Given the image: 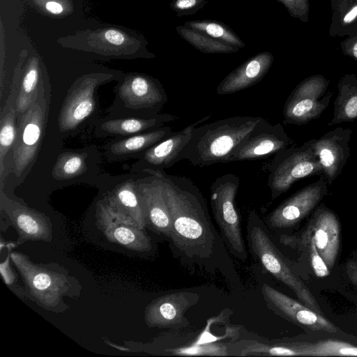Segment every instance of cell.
I'll use <instances>...</instances> for the list:
<instances>
[{"instance_id": "cell-17", "label": "cell", "mask_w": 357, "mask_h": 357, "mask_svg": "<svg viewBox=\"0 0 357 357\" xmlns=\"http://www.w3.org/2000/svg\"><path fill=\"white\" fill-rule=\"evenodd\" d=\"M199 300V294L189 291H179L160 296L146 306L144 311L145 322L151 328L181 324L184 314Z\"/></svg>"}, {"instance_id": "cell-5", "label": "cell", "mask_w": 357, "mask_h": 357, "mask_svg": "<svg viewBox=\"0 0 357 357\" xmlns=\"http://www.w3.org/2000/svg\"><path fill=\"white\" fill-rule=\"evenodd\" d=\"M239 185L240 179L236 174H226L218 177L210 188L211 206L214 218L230 252L236 257L245 260L248 254L235 205Z\"/></svg>"}, {"instance_id": "cell-19", "label": "cell", "mask_w": 357, "mask_h": 357, "mask_svg": "<svg viewBox=\"0 0 357 357\" xmlns=\"http://www.w3.org/2000/svg\"><path fill=\"white\" fill-rule=\"evenodd\" d=\"M125 105L133 109H152L155 112L167 100L166 93L158 80L135 76L126 81L119 89Z\"/></svg>"}, {"instance_id": "cell-31", "label": "cell", "mask_w": 357, "mask_h": 357, "mask_svg": "<svg viewBox=\"0 0 357 357\" xmlns=\"http://www.w3.org/2000/svg\"><path fill=\"white\" fill-rule=\"evenodd\" d=\"M16 134L15 109L11 105L6 112L5 111V114L1 112L0 130V176L1 179L4 170L3 160L9 149L14 144Z\"/></svg>"}, {"instance_id": "cell-9", "label": "cell", "mask_w": 357, "mask_h": 357, "mask_svg": "<svg viewBox=\"0 0 357 357\" xmlns=\"http://www.w3.org/2000/svg\"><path fill=\"white\" fill-rule=\"evenodd\" d=\"M328 82L321 76L301 82L285 102L283 115L288 123L303 125L320 116L329 105L333 92L325 95Z\"/></svg>"}, {"instance_id": "cell-37", "label": "cell", "mask_w": 357, "mask_h": 357, "mask_svg": "<svg viewBox=\"0 0 357 357\" xmlns=\"http://www.w3.org/2000/svg\"><path fill=\"white\" fill-rule=\"evenodd\" d=\"M46 8L48 11L54 14H59L62 12V6L57 2L49 1L46 3Z\"/></svg>"}, {"instance_id": "cell-38", "label": "cell", "mask_w": 357, "mask_h": 357, "mask_svg": "<svg viewBox=\"0 0 357 357\" xmlns=\"http://www.w3.org/2000/svg\"><path fill=\"white\" fill-rule=\"evenodd\" d=\"M278 1L282 3L289 10V12L292 14H296L297 13L298 8V0H278Z\"/></svg>"}, {"instance_id": "cell-15", "label": "cell", "mask_w": 357, "mask_h": 357, "mask_svg": "<svg viewBox=\"0 0 357 357\" xmlns=\"http://www.w3.org/2000/svg\"><path fill=\"white\" fill-rule=\"evenodd\" d=\"M301 234L313 240L328 268H333L340 246V223L336 215L325 205H320Z\"/></svg>"}, {"instance_id": "cell-40", "label": "cell", "mask_w": 357, "mask_h": 357, "mask_svg": "<svg viewBox=\"0 0 357 357\" xmlns=\"http://www.w3.org/2000/svg\"><path fill=\"white\" fill-rule=\"evenodd\" d=\"M353 55L357 59V42L355 43L353 47Z\"/></svg>"}, {"instance_id": "cell-7", "label": "cell", "mask_w": 357, "mask_h": 357, "mask_svg": "<svg viewBox=\"0 0 357 357\" xmlns=\"http://www.w3.org/2000/svg\"><path fill=\"white\" fill-rule=\"evenodd\" d=\"M44 93L43 88L38 89L37 98L23 114L17 128L13 153V170L18 176L33 162L40 146L47 116Z\"/></svg>"}, {"instance_id": "cell-39", "label": "cell", "mask_w": 357, "mask_h": 357, "mask_svg": "<svg viewBox=\"0 0 357 357\" xmlns=\"http://www.w3.org/2000/svg\"><path fill=\"white\" fill-rule=\"evenodd\" d=\"M357 16V6L352 8L349 13H347L344 17V23H349L352 22Z\"/></svg>"}, {"instance_id": "cell-20", "label": "cell", "mask_w": 357, "mask_h": 357, "mask_svg": "<svg viewBox=\"0 0 357 357\" xmlns=\"http://www.w3.org/2000/svg\"><path fill=\"white\" fill-rule=\"evenodd\" d=\"M273 61V56L268 51L250 57L220 82L216 89L217 93L231 94L255 85L267 74Z\"/></svg>"}, {"instance_id": "cell-16", "label": "cell", "mask_w": 357, "mask_h": 357, "mask_svg": "<svg viewBox=\"0 0 357 357\" xmlns=\"http://www.w3.org/2000/svg\"><path fill=\"white\" fill-rule=\"evenodd\" d=\"M352 131L340 127L318 139H313V149L322 166L328 185L341 174L350 155L349 146Z\"/></svg>"}, {"instance_id": "cell-41", "label": "cell", "mask_w": 357, "mask_h": 357, "mask_svg": "<svg viewBox=\"0 0 357 357\" xmlns=\"http://www.w3.org/2000/svg\"><path fill=\"white\" fill-rule=\"evenodd\" d=\"M356 148H357V146H356Z\"/></svg>"}, {"instance_id": "cell-1", "label": "cell", "mask_w": 357, "mask_h": 357, "mask_svg": "<svg viewBox=\"0 0 357 357\" xmlns=\"http://www.w3.org/2000/svg\"><path fill=\"white\" fill-rule=\"evenodd\" d=\"M166 200L172 219L170 239L190 258H208L215 235L204 197L190 178L162 172Z\"/></svg>"}, {"instance_id": "cell-6", "label": "cell", "mask_w": 357, "mask_h": 357, "mask_svg": "<svg viewBox=\"0 0 357 357\" xmlns=\"http://www.w3.org/2000/svg\"><path fill=\"white\" fill-rule=\"evenodd\" d=\"M312 142L311 139L301 146H291L275 155L267 181L272 199L285 193L303 178L324 174Z\"/></svg>"}, {"instance_id": "cell-14", "label": "cell", "mask_w": 357, "mask_h": 357, "mask_svg": "<svg viewBox=\"0 0 357 357\" xmlns=\"http://www.w3.org/2000/svg\"><path fill=\"white\" fill-rule=\"evenodd\" d=\"M1 210L5 211L17 231L16 246L29 241H52V224L45 214L8 199L3 192L1 195Z\"/></svg>"}, {"instance_id": "cell-21", "label": "cell", "mask_w": 357, "mask_h": 357, "mask_svg": "<svg viewBox=\"0 0 357 357\" xmlns=\"http://www.w3.org/2000/svg\"><path fill=\"white\" fill-rule=\"evenodd\" d=\"M211 117L207 115L190 124L183 129L172 132L162 141L144 151L143 162L149 169L162 172L173 166L178 161V156L190 138L193 129Z\"/></svg>"}, {"instance_id": "cell-35", "label": "cell", "mask_w": 357, "mask_h": 357, "mask_svg": "<svg viewBox=\"0 0 357 357\" xmlns=\"http://www.w3.org/2000/svg\"><path fill=\"white\" fill-rule=\"evenodd\" d=\"M105 36L107 41L114 45H119L124 41L123 35L116 30H107L105 33Z\"/></svg>"}, {"instance_id": "cell-11", "label": "cell", "mask_w": 357, "mask_h": 357, "mask_svg": "<svg viewBox=\"0 0 357 357\" xmlns=\"http://www.w3.org/2000/svg\"><path fill=\"white\" fill-rule=\"evenodd\" d=\"M324 176L300 189L283 201L266 217V222L273 229L291 227L310 214L327 194Z\"/></svg>"}, {"instance_id": "cell-28", "label": "cell", "mask_w": 357, "mask_h": 357, "mask_svg": "<svg viewBox=\"0 0 357 357\" xmlns=\"http://www.w3.org/2000/svg\"><path fill=\"white\" fill-rule=\"evenodd\" d=\"M176 31L186 42L204 53L228 54L239 50L238 47L218 41L184 25L177 26Z\"/></svg>"}, {"instance_id": "cell-30", "label": "cell", "mask_w": 357, "mask_h": 357, "mask_svg": "<svg viewBox=\"0 0 357 357\" xmlns=\"http://www.w3.org/2000/svg\"><path fill=\"white\" fill-rule=\"evenodd\" d=\"M85 169L86 162L83 154L66 153L58 158L52 175L58 180H66L81 174Z\"/></svg>"}, {"instance_id": "cell-25", "label": "cell", "mask_w": 357, "mask_h": 357, "mask_svg": "<svg viewBox=\"0 0 357 357\" xmlns=\"http://www.w3.org/2000/svg\"><path fill=\"white\" fill-rule=\"evenodd\" d=\"M172 132L170 126H160L151 131L132 136L113 144L111 151L117 155L135 153L146 151Z\"/></svg>"}, {"instance_id": "cell-34", "label": "cell", "mask_w": 357, "mask_h": 357, "mask_svg": "<svg viewBox=\"0 0 357 357\" xmlns=\"http://www.w3.org/2000/svg\"><path fill=\"white\" fill-rule=\"evenodd\" d=\"M208 0H173L170 7L176 17L191 15L203 8Z\"/></svg>"}, {"instance_id": "cell-27", "label": "cell", "mask_w": 357, "mask_h": 357, "mask_svg": "<svg viewBox=\"0 0 357 357\" xmlns=\"http://www.w3.org/2000/svg\"><path fill=\"white\" fill-rule=\"evenodd\" d=\"M218 41L238 48L244 47L245 43L227 24L215 20H204L185 22L183 24Z\"/></svg>"}, {"instance_id": "cell-32", "label": "cell", "mask_w": 357, "mask_h": 357, "mask_svg": "<svg viewBox=\"0 0 357 357\" xmlns=\"http://www.w3.org/2000/svg\"><path fill=\"white\" fill-rule=\"evenodd\" d=\"M38 72L36 68H31L24 75L21 88L17 97V110L24 113L31 104L36 100L38 95L37 85Z\"/></svg>"}, {"instance_id": "cell-22", "label": "cell", "mask_w": 357, "mask_h": 357, "mask_svg": "<svg viewBox=\"0 0 357 357\" xmlns=\"http://www.w3.org/2000/svg\"><path fill=\"white\" fill-rule=\"evenodd\" d=\"M104 199L112 208L130 218L142 229L146 227L144 209L136 185L132 182L121 184Z\"/></svg>"}, {"instance_id": "cell-12", "label": "cell", "mask_w": 357, "mask_h": 357, "mask_svg": "<svg viewBox=\"0 0 357 357\" xmlns=\"http://www.w3.org/2000/svg\"><path fill=\"white\" fill-rule=\"evenodd\" d=\"M293 143L280 123L273 125L265 119L238 144L229 162L261 160L281 152Z\"/></svg>"}, {"instance_id": "cell-8", "label": "cell", "mask_w": 357, "mask_h": 357, "mask_svg": "<svg viewBox=\"0 0 357 357\" xmlns=\"http://www.w3.org/2000/svg\"><path fill=\"white\" fill-rule=\"evenodd\" d=\"M96 225L107 241L124 250L135 252L152 250L151 239L145 229L112 208L105 199L97 205Z\"/></svg>"}, {"instance_id": "cell-23", "label": "cell", "mask_w": 357, "mask_h": 357, "mask_svg": "<svg viewBox=\"0 0 357 357\" xmlns=\"http://www.w3.org/2000/svg\"><path fill=\"white\" fill-rule=\"evenodd\" d=\"M357 119V79L345 77L338 84L333 117L329 126Z\"/></svg>"}, {"instance_id": "cell-29", "label": "cell", "mask_w": 357, "mask_h": 357, "mask_svg": "<svg viewBox=\"0 0 357 357\" xmlns=\"http://www.w3.org/2000/svg\"><path fill=\"white\" fill-rule=\"evenodd\" d=\"M280 242L291 248L305 251L313 271L317 277L324 278L329 275V268L319 254L312 238L301 234L297 236L283 235L280 236Z\"/></svg>"}, {"instance_id": "cell-2", "label": "cell", "mask_w": 357, "mask_h": 357, "mask_svg": "<svg viewBox=\"0 0 357 357\" xmlns=\"http://www.w3.org/2000/svg\"><path fill=\"white\" fill-rule=\"evenodd\" d=\"M265 119L259 116H234L198 125L178 156L192 165L204 167L229 162L238 144Z\"/></svg>"}, {"instance_id": "cell-33", "label": "cell", "mask_w": 357, "mask_h": 357, "mask_svg": "<svg viewBox=\"0 0 357 357\" xmlns=\"http://www.w3.org/2000/svg\"><path fill=\"white\" fill-rule=\"evenodd\" d=\"M8 249V255L4 261L0 264V271L1 276L5 284L8 288L20 298L24 300L26 298L25 289L23 283H20L18 280L17 274L11 266L10 252L13 248L17 247L16 244L12 243L6 245Z\"/></svg>"}, {"instance_id": "cell-26", "label": "cell", "mask_w": 357, "mask_h": 357, "mask_svg": "<svg viewBox=\"0 0 357 357\" xmlns=\"http://www.w3.org/2000/svg\"><path fill=\"white\" fill-rule=\"evenodd\" d=\"M298 356H357V347L340 340H322L317 342H295Z\"/></svg>"}, {"instance_id": "cell-36", "label": "cell", "mask_w": 357, "mask_h": 357, "mask_svg": "<svg viewBox=\"0 0 357 357\" xmlns=\"http://www.w3.org/2000/svg\"><path fill=\"white\" fill-rule=\"evenodd\" d=\"M347 272L351 281L357 285V261H351L347 264Z\"/></svg>"}, {"instance_id": "cell-3", "label": "cell", "mask_w": 357, "mask_h": 357, "mask_svg": "<svg viewBox=\"0 0 357 357\" xmlns=\"http://www.w3.org/2000/svg\"><path fill=\"white\" fill-rule=\"evenodd\" d=\"M10 258L21 278L26 298L39 307L52 312H63L69 307L63 297L79 296V282L59 264L36 263L27 255L13 250Z\"/></svg>"}, {"instance_id": "cell-10", "label": "cell", "mask_w": 357, "mask_h": 357, "mask_svg": "<svg viewBox=\"0 0 357 357\" xmlns=\"http://www.w3.org/2000/svg\"><path fill=\"white\" fill-rule=\"evenodd\" d=\"M147 172L148 176L135 184L145 214L146 227L170 238L172 219L166 200L162 172L148 169Z\"/></svg>"}, {"instance_id": "cell-24", "label": "cell", "mask_w": 357, "mask_h": 357, "mask_svg": "<svg viewBox=\"0 0 357 357\" xmlns=\"http://www.w3.org/2000/svg\"><path fill=\"white\" fill-rule=\"evenodd\" d=\"M176 116L170 114H155L150 118H129L111 120L104 123L102 129L112 134L128 135L155 129L165 123L174 121Z\"/></svg>"}, {"instance_id": "cell-4", "label": "cell", "mask_w": 357, "mask_h": 357, "mask_svg": "<svg viewBox=\"0 0 357 357\" xmlns=\"http://www.w3.org/2000/svg\"><path fill=\"white\" fill-rule=\"evenodd\" d=\"M247 239L250 252L264 268L289 287L303 304L321 314L314 296L274 244L266 225L255 211H251L248 217Z\"/></svg>"}, {"instance_id": "cell-13", "label": "cell", "mask_w": 357, "mask_h": 357, "mask_svg": "<svg viewBox=\"0 0 357 357\" xmlns=\"http://www.w3.org/2000/svg\"><path fill=\"white\" fill-rule=\"evenodd\" d=\"M267 307L274 314L304 329L335 333L336 326L303 303L279 291L267 284L261 287Z\"/></svg>"}, {"instance_id": "cell-18", "label": "cell", "mask_w": 357, "mask_h": 357, "mask_svg": "<svg viewBox=\"0 0 357 357\" xmlns=\"http://www.w3.org/2000/svg\"><path fill=\"white\" fill-rule=\"evenodd\" d=\"M96 85L94 80H84L68 91L58 118L61 131L74 130L92 113Z\"/></svg>"}]
</instances>
